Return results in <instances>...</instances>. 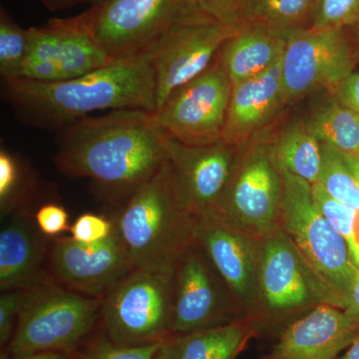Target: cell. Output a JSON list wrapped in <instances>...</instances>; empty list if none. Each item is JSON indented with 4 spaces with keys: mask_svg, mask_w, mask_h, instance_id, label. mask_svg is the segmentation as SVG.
Here are the masks:
<instances>
[{
    "mask_svg": "<svg viewBox=\"0 0 359 359\" xmlns=\"http://www.w3.org/2000/svg\"><path fill=\"white\" fill-rule=\"evenodd\" d=\"M167 138L154 112L113 110L60 130L54 164L68 178L91 180L123 205L167 160Z\"/></svg>",
    "mask_w": 359,
    "mask_h": 359,
    "instance_id": "1",
    "label": "cell"
},
{
    "mask_svg": "<svg viewBox=\"0 0 359 359\" xmlns=\"http://www.w3.org/2000/svg\"><path fill=\"white\" fill-rule=\"evenodd\" d=\"M2 94L21 122L60 130L102 110L157 108L154 70L146 54L118 59L82 76L57 82L2 80Z\"/></svg>",
    "mask_w": 359,
    "mask_h": 359,
    "instance_id": "2",
    "label": "cell"
},
{
    "mask_svg": "<svg viewBox=\"0 0 359 359\" xmlns=\"http://www.w3.org/2000/svg\"><path fill=\"white\" fill-rule=\"evenodd\" d=\"M113 221L134 269L174 275L182 257L197 244L198 218L187 208L168 160Z\"/></svg>",
    "mask_w": 359,
    "mask_h": 359,
    "instance_id": "3",
    "label": "cell"
},
{
    "mask_svg": "<svg viewBox=\"0 0 359 359\" xmlns=\"http://www.w3.org/2000/svg\"><path fill=\"white\" fill-rule=\"evenodd\" d=\"M282 229L308 268L323 302L346 308L359 266L346 238L318 211L311 184L282 171Z\"/></svg>",
    "mask_w": 359,
    "mask_h": 359,
    "instance_id": "4",
    "label": "cell"
},
{
    "mask_svg": "<svg viewBox=\"0 0 359 359\" xmlns=\"http://www.w3.org/2000/svg\"><path fill=\"white\" fill-rule=\"evenodd\" d=\"M102 297L79 294L52 280L30 289L1 359L55 351L74 353L100 327Z\"/></svg>",
    "mask_w": 359,
    "mask_h": 359,
    "instance_id": "5",
    "label": "cell"
},
{
    "mask_svg": "<svg viewBox=\"0 0 359 359\" xmlns=\"http://www.w3.org/2000/svg\"><path fill=\"white\" fill-rule=\"evenodd\" d=\"M173 295L174 275L134 269L102 297V334L124 346L165 341L172 337Z\"/></svg>",
    "mask_w": 359,
    "mask_h": 359,
    "instance_id": "6",
    "label": "cell"
},
{
    "mask_svg": "<svg viewBox=\"0 0 359 359\" xmlns=\"http://www.w3.org/2000/svg\"><path fill=\"white\" fill-rule=\"evenodd\" d=\"M28 52L20 76L42 82L73 79L114 61L92 32L88 11L28 28Z\"/></svg>",
    "mask_w": 359,
    "mask_h": 359,
    "instance_id": "7",
    "label": "cell"
},
{
    "mask_svg": "<svg viewBox=\"0 0 359 359\" xmlns=\"http://www.w3.org/2000/svg\"><path fill=\"white\" fill-rule=\"evenodd\" d=\"M233 85L221 59L184 85L156 111L167 137L190 146L223 140Z\"/></svg>",
    "mask_w": 359,
    "mask_h": 359,
    "instance_id": "8",
    "label": "cell"
},
{
    "mask_svg": "<svg viewBox=\"0 0 359 359\" xmlns=\"http://www.w3.org/2000/svg\"><path fill=\"white\" fill-rule=\"evenodd\" d=\"M283 178L273 149H255L238 161L212 217L264 238L282 228Z\"/></svg>",
    "mask_w": 359,
    "mask_h": 359,
    "instance_id": "9",
    "label": "cell"
},
{
    "mask_svg": "<svg viewBox=\"0 0 359 359\" xmlns=\"http://www.w3.org/2000/svg\"><path fill=\"white\" fill-rule=\"evenodd\" d=\"M242 23H175L145 52L154 70L157 108L204 73ZM155 111V112H156Z\"/></svg>",
    "mask_w": 359,
    "mask_h": 359,
    "instance_id": "10",
    "label": "cell"
},
{
    "mask_svg": "<svg viewBox=\"0 0 359 359\" xmlns=\"http://www.w3.org/2000/svg\"><path fill=\"white\" fill-rule=\"evenodd\" d=\"M92 32L114 60L145 54L183 20L184 0H101L87 9Z\"/></svg>",
    "mask_w": 359,
    "mask_h": 359,
    "instance_id": "11",
    "label": "cell"
},
{
    "mask_svg": "<svg viewBox=\"0 0 359 359\" xmlns=\"http://www.w3.org/2000/svg\"><path fill=\"white\" fill-rule=\"evenodd\" d=\"M259 292L263 332L325 304L313 276L282 228L263 240Z\"/></svg>",
    "mask_w": 359,
    "mask_h": 359,
    "instance_id": "12",
    "label": "cell"
},
{
    "mask_svg": "<svg viewBox=\"0 0 359 359\" xmlns=\"http://www.w3.org/2000/svg\"><path fill=\"white\" fill-rule=\"evenodd\" d=\"M263 240L217 217L198 219L197 245L226 285L242 316L259 318Z\"/></svg>",
    "mask_w": 359,
    "mask_h": 359,
    "instance_id": "13",
    "label": "cell"
},
{
    "mask_svg": "<svg viewBox=\"0 0 359 359\" xmlns=\"http://www.w3.org/2000/svg\"><path fill=\"white\" fill-rule=\"evenodd\" d=\"M240 316L226 285L196 244L175 271L172 337L218 327Z\"/></svg>",
    "mask_w": 359,
    "mask_h": 359,
    "instance_id": "14",
    "label": "cell"
},
{
    "mask_svg": "<svg viewBox=\"0 0 359 359\" xmlns=\"http://www.w3.org/2000/svg\"><path fill=\"white\" fill-rule=\"evenodd\" d=\"M285 99L339 87L353 70L351 51L340 29L302 28L287 32L282 57Z\"/></svg>",
    "mask_w": 359,
    "mask_h": 359,
    "instance_id": "15",
    "label": "cell"
},
{
    "mask_svg": "<svg viewBox=\"0 0 359 359\" xmlns=\"http://www.w3.org/2000/svg\"><path fill=\"white\" fill-rule=\"evenodd\" d=\"M133 269L116 231L96 244H82L71 237L51 241L49 278L73 292L103 297Z\"/></svg>",
    "mask_w": 359,
    "mask_h": 359,
    "instance_id": "16",
    "label": "cell"
},
{
    "mask_svg": "<svg viewBox=\"0 0 359 359\" xmlns=\"http://www.w3.org/2000/svg\"><path fill=\"white\" fill-rule=\"evenodd\" d=\"M166 154L189 211L198 219L215 216L238 164L231 144L190 146L168 137Z\"/></svg>",
    "mask_w": 359,
    "mask_h": 359,
    "instance_id": "17",
    "label": "cell"
},
{
    "mask_svg": "<svg viewBox=\"0 0 359 359\" xmlns=\"http://www.w3.org/2000/svg\"><path fill=\"white\" fill-rule=\"evenodd\" d=\"M359 337V323L344 309L320 304L283 328L262 359H337Z\"/></svg>",
    "mask_w": 359,
    "mask_h": 359,
    "instance_id": "18",
    "label": "cell"
},
{
    "mask_svg": "<svg viewBox=\"0 0 359 359\" xmlns=\"http://www.w3.org/2000/svg\"><path fill=\"white\" fill-rule=\"evenodd\" d=\"M0 231V290H30L50 280L51 238L40 231L34 215L15 212Z\"/></svg>",
    "mask_w": 359,
    "mask_h": 359,
    "instance_id": "19",
    "label": "cell"
},
{
    "mask_svg": "<svg viewBox=\"0 0 359 359\" xmlns=\"http://www.w3.org/2000/svg\"><path fill=\"white\" fill-rule=\"evenodd\" d=\"M283 100L285 90L280 58L263 72L233 85L223 140L233 144L257 128Z\"/></svg>",
    "mask_w": 359,
    "mask_h": 359,
    "instance_id": "20",
    "label": "cell"
},
{
    "mask_svg": "<svg viewBox=\"0 0 359 359\" xmlns=\"http://www.w3.org/2000/svg\"><path fill=\"white\" fill-rule=\"evenodd\" d=\"M257 316H240L192 334L161 342L156 359H236L254 337L262 334Z\"/></svg>",
    "mask_w": 359,
    "mask_h": 359,
    "instance_id": "21",
    "label": "cell"
},
{
    "mask_svg": "<svg viewBox=\"0 0 359 359\" xmlns=\"http://www.w3.org/2000/svg\"><path fill=\"white\" fill-rule=\"evenodd\" d=\"M287 33L254 22H243L224 43L219 59L231 85L240 83L268 69L282 58Z\"/></svg>",
    "mask_w": 359,
    "mask_h": 359,
    "instance_id": "22",
    "label": "cell"
},
{
    "mask_svg": "<svg viewBox=\"0 0 359 359\" xmlns=\"http://www.w3.org/2000/svg\"><path fill=\"white\" fill-rule=\"evenodd\" d=\"M273 152L280 171L295 175L311 185L318 183L323 164L321 143L306 127L287 130Z\"/></svg>",
    "mask_w": 359,
    "mask_h": 359,
    "instance_id": "23",
    "label": "cell"
},
{
    "mask_svg": "<svg viewBox=\"0 0 359 359\" xmlns=\"http://www.w3.org/2000/svg\"><path fill=\"white\" fill-rule=\"evenodd\" d=\"M323 164L318 183L335 200L359 212V154H347L321 143Z\"/></svg>",
    "mask_w": 359,
    "mask_h": 359,
    "instance_id": "24",
    "label": "cell"
},
{
    "mask_svg": "<svg viewBox=\"0 0 359 359\" xmlns=\"http://www.w3.org/2000/svg\"><path fill=\"white\" fill-rule=\"evenodd\" d=\"M36 172L27 162L6 147L0 149V212L7 218L26 209L36 193Z\"/></svg>",
    "mask_w": 359,
    "mask_h": 359,
    "instance_id": "25",
    "label": "cell"
},
{
    "mask_svg": "<svg viewBox=\"0 0 359 359\" xmlns=\"http://www.w3.org/2000/svg\"><path fill=\"white\" fill-rule=\"evenodd\" d=\"M318 0H247L244 22L259 23L287 33L313 20Z\"/></svg>",
    "mask_w": 359,
    "mask_h": 359,
    "instance_id": "26",
    "label": "cell"
},
{
    "mask_svg": "<svg viewBox=\"0 0 359 359\" xmlns=\"http://www.w3.org/2000/svg\"><path fill=\"white\" fill-rule=\"evenodd\" d=\"M320 143L347 154H359V114L341 104L318 113L306 127Z\"/></svg>",
    "mask_w": 359,
    "mask_h": 359,
    "instance_id": "27",
    "label": "cell"
},
{
    "mask_svg": "<svg viewBox=\"0 0 359 359\" xmlns=\"http://www.w3.org/2000/svg\"><path fill=\"white\" fill-rule=\"evenodd\" d=\"M28 29L21 27L0 7V75L2 80L20 76L28 52Z\"/></svg>",
    "mask_w": 359,
    "mask_h": 359,
    "instance_id": "28",
    "label": "cell"
},
{
    "mask_svg": "<svg viewBox=\"0 0 359 359\" xmlns=\"http://www.w3.org/2000/svg\"><path fill=\"white\" fill-rule=\"evenodd\" d=\"M311 194L318 211L346 238L351 254L359 266V249L355 238L358 212L335 200L320 184L314 183L311 185Z\"/></svg>",
    "mask_w": 359,
    "mask_h": 359,
    "instance_id": "29",
    "label": "cell"
},
{
    "mask_svg": "<svg viewBox=\"0 0 359 359\" xmlns=\"http://www.w3.org/2000/svg\"><path fill=\"white\" fill-rule=\"evenodd\" d=\"M245 4L247 0H184L182 21L242 23Z\"/></svg>",
    "mask_w": 359,
    "mask_h": 359,
    "instance_id": "30",
    "label": "cell"
},
{
    "mask_svg": "<svg viewBox=\"0 0 359 359\" xmlns=\"http://www.w3.org/2000/svg\"><path fill=\"white\" fill-rule=\"evenodd\" d=\"M160 344L144 346H124L114 344L103 334L90 339L71 354L70 359H156Z\"/></svg>",
    "mask_w": 359,
    "mask_h": 359,
    "instance_id": "31",
    "label": "cell"
},
{
    "mask_svg": "<svg viewBox=\"0 0 359 359\" xmlns=\"http://www.w3.org/2000/svg\"><path fill=\"white\" fill-rule=\"evenodd\" d=\"M359 15V0H318L313 20L314 29H340Z\"/></svg>",
    "mask_w": 359,
    "mask_h": 359,
    "instance_id": "32",
    "label": "cell"
},
{
    "mask_svg": "<svg viewBox=\"0 0 359 359\" xmlns=\"http://www.w3.org/2000/svg\"><path fill=\"white\" fill-rule=\"evenodd\" d=\"M115 224L113 219L100 215L85 212L70 224V237L82 244L91 245L103 242L113 235Z\"/></svg>",
    "mask_w": 359,
    "mask_h": 359,
    "instance_id": "33",
    "label": "cell"
},
{
    "mask_svg": "<svg viewBox=\"0 0 359 359\" xmlns=\"http://www.w3.org/2000/svg\"><path fill=\"white\" fill-rule=\"evenodd\" d=\"M30 290H11L0 295V346L1 351L13 339L18 316Z\"/></svg>",
    "mask_w": 359,
    "mask_h": 359,
    "instance_id": "34",
    "label": "cell"
},
{
    "mask_svg": "<svg viewBox=\"0 0 359 359\" xmlns=\"http://www.w3.org/2000/svg\"><path fill=\"white\" fill-rule=\"evenodd\" d=\"M35 222L46 237H57L65 231H69V215L63 205L47 203L39 208L34 214Z\"/></svg>",
    "mask_w": 359,
    "mask_h": 359,
    "instance_id": "35",
    "label": "cell"
},
{
    "mask_svg": "<svg viewBox=\"0 0 359 359\" xmlns=\"http://www.w3.org/2000/svg\"><path fill=\"white\" fill-rule=\"evenodd\" d=\"M339 102L359 114V73H351L337 87Z\"/></svg>",
    "mask_w": 359,
    "mask_h": 359,
    "instance_id": "36",
    "label": "cell"
},
{
    "mask_svg": "<svg viewBox=\"0 0 359 359\" xmlns=\"http://www.w3.org/2000/svg\"><path fill=\"white\" fill-rule=\"evenodd\" d=\"M344 311L359 323V273L354 280L346 308Z\"/></svg>",
    "mask_w": 359,
    "mask_h": 359,
    "instance_id": "37",
    "label": "cell"
},
{
    "mask_svg": "<svg viewBox=\"0 0 359 359\" xmlns=\"http://www.w3.org/2000/svg\"><path fill=\"white\" fill-rule=\"evenodd\" d=\"M51 11H65L80 4H92L93 0H36Z\"/></svg>",
    "mask_w": 359,
    "mask_h": 359,
    "instance_id": "38",
    "label": "cell"
},
{
    "mask_svg": "<svg viewBox=\"0 0 359 359\" xmlns=\"http://www.w3.org/2000/svg\"><path fill=\"white\" fill-rule=\"evenodd\" d=\"M71 354L47 351V353L30 354V355L23 356V358L13 359H70Z\"/></svg>",
    "mask_w": 359,
    "mask_h": 359,
    "instance_id": "39",
    "label": "cell"
},
{
    "mask_svg": "<svg viewBox=\"0 0 359 359\" xmlns=\"http://www.w3.org/2000/svg\"><path fill=\"white\" fill-rule=\"evenodd\" d=\"M337 359H359V337L347 347L346 353Z\"/></svg>",
    "mask_w": 359,
    "mask_h": 359,
    "instance_id": "40",
    "label": "cell"
},
{
    "mask_svg": "<svg viewBox=\"0 0 359 359\" xmlns=\"http://www.w3.org/2000/svg\"><path fill=\"white\" fill-rule=\"evenodd\" d=\"M101 1V0H93L91 4H97V2Z\"/></svg>",
    "mask_w": 359,
    "mask_h": 359,
    "instance_id": "41",
    "label": "cell"
}]
</instances>
